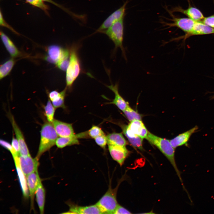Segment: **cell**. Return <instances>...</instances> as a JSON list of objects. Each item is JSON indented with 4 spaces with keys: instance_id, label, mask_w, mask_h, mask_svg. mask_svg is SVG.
<instances>
[{
    "instance_id": "6",
    "label": "cell",
    "mask_w": 214,
    "mask_h": 214,
    "mask_svg": "<svg viewBox=\"0 0 214 214\" xmlns=\"http://www.w3.org/2000/svg\"><path fill=\"white\" fill-rule=\"evenodd\" d=\"M70 56V53L68 50L53 45L48 47L47 55L45 59L48 62L56 65L62 60L69 58Z\"/></svg>"
},
{
    "instance_id": "12",
    "label": "cell",
    "mask_w": 214,
    "mask_h": 214,
    "mask_svg": "<svg viewBox=\"0 0 214 214\" xmlns=\"http://www.w3.org/2000/svg\"><path fill=\"white\" fill-rule=\"evenodd\" d=\"M10 117L16 138L19 144L20 155L23 156L30 155L28 147L21 131L17 124L13 116L11 115Z\"/></svg>"
},
{
    "instance_id": "15",
    "label": "cell",
    "mask_w": 214,
    "mask_h": 214,
    "mask_svg": "<svg viewBox=\"0 0 214 214\" xmlns=\"http://www.w3.org/2000/svg\"><path fill=\"white\" fill-rule=\"evenodd\" d=\"M52 124L57 134L59 137H67L75 134L72 124L55 119Z\"/></svg>"
},
{
    "instance_id": "18",
    "label": "cell",
    "mask_w": 214,
    "mask_h": 214,
    "mask_svg": "<svg viewBox=\"0 0 214 214\" xmlns=\"http://www.w3.org/2000/svg\"><path fill=\"white\" fill-rule=\"evenodd\" d=\"M214 34V28L203 23L201 21H196L193 29L184 36L185 39L192 35Z\"/></svg>"
},
{
    "instance_id": "24",
    "label": "cell",
    "mask_w": 214,
    "mask_h": 214,
    "mask_svg": "<svg viewBox=\"0 0 214 214\" xmlns=\"http://www.w3.org/2000/svg\"><path fill=\"white\" fill-rule=\"evenodd\" d=\"M106 137L108 145L126 146L128 144L121 133H112L108 134Z\"/></svg>"
},
{
    "instance_id": "23",
    "label": "cell",
    "mask_w": 214,
    "mask_h": 214,
    "mask_svg": "<svg viewBox=\"0 0 214 214\" xmlns=\"http://www.w3.org/2000/svg\"><path fill=\"white\" fill-rule=\"evenodd\" d=\"M18 156L15 157L13 159L23 194L25 197L27 198L29 196V190L26 177L20 167L18 161Z\"/></svg>"
},
{
    "instance_id": "40",
    "label": "cell",
    "mask_w": 214,
    "mask_h": 214,
    "mask_svg": "<svg viewBox=\"0 0 214 214\" xmlns=\"http://www.w3.org/2000/svg\"><path fill=\"white\" fill-rule=\"evenodd\" d=\"M212 99H214V95L213 96L212 98Z\"/></svg>"
},
{
    "instance_id": "14",
    "label": "cell",
    "mask_w": 214,
    "mask_h": 214,
    "mask_svg": "<svg viewBox=\"0 0 214 214\" xmlns=\"http://www.w3.org/2000/svg\"><path fill=\"white\" fill-rule=\"evenodd\" d=\"M198 129V127L196 125L170 140L172 146L175 149L177 147L183 145L188 147V142L190 138L193 134L197 131Z\"/></svg>"
},
{
    "instance_id": "27",
    "label": "cell",
    "mask_w": 214,
    "mask_h": 214,
    "mask_svg": "<svg viewBox=\"0 0 214 214\" xmlns=\"http://www.w3.org/2000/svg\"><path fill=\"white\" fill-rule=\"evenodd\" d=\"M15 63L13 58L10 59L1 65L0 78L1 79L8 75L12 70Z\"/></svg>"
},
{
    "instance_id": "30",
    "label": "cell",
    "mask_w": 214,
    "mask_h": 214,
    "mask_svg": "<svg viewBox=\"0 0 214 214\" xmlns=\"http://www.w3.org/2000/svg\"><path fill=\"white\" fill-rule=\"evenodd\" d=\"M87 132L89 137L94 139L98 136L105 135L100 127L95 125H93Z\"/></svg>"
},
{
    "instance_id": "17",
    "label": "cell",
    "mask_w": 214,
    "mask_h": 214,
    "mask_svg": "<svg viewBox=\"0 0 214 214\" xmlns=\"http://www.w3.org/2000/svg\"><path fill=\"white\" fill-rule=\"evenodd\" d=\"M26 177L32 204V205L36 190L41 181L37 170L29 174Z\"/></svg>"
},
{
    "instance_id": "16",
    "label": "cell",
    "mask_w": 214,
    "mask_h": 214,
    "mask_svg": "<svg viewBox=\"0 0 214 214\" xmlns=\"http://www.w3.org/2000/svg\"><path fill=\"white\" fill-rule=\"evenodd\" d=\"M171 11L180 12L195 21H201L204 18L202 13L199 9L191 6L186 9H183L180 7H176L173 8Z\"/></svg>"
},
{
    "instance_id": "31",
    "label": "cell",
    "mask_w": 214,
    "mask_h": 214,
    "mask_svg": "<svg viewBox=\"0 0 214 214\" xmlns=\"http://www.w3.org/2000/svg\"><path fill=\"white\" fill-rule=\"evenodd\" d=\"M25 0L30 4L39 7L45 12H47L48 9V6L44 3L43 0Z\"/></svg>"
},
{
    "instance_id": "36",
    "label": "cell",
    "mask_w": 214,
    "mask_h": 214,
    "mask_svg": "<svg viewBox=\"0 0 214 214\" xmlns=\"http://www.w3.org/2000/svg\"><path fill=\"white\" fill-rule=\"evenodd\" d=\"M131 213H132L130 211L119 204L116 208L114 213V214H115Z\"/></svg>"
},
{
    "instance_id": "32",
    "label": "cell",
    "mask_w": 214,
    "mask_h": 214,
    "mask_svg": "<svg viewBox=\"0 0 214 214\" xmlns=\"http://www.w3.org/2000/svg\"><path fill=\"white\" fill-rule=\"evenodd\" d=\"M94 139L97 145L104 150L106 149L107 144L106 136L105 135L100 136L95 138Z\"/></svg>"
},
{
    "instance_id": "26",
    "label": "cell",
    "mask_w": 214,
    "mask_h": 214,
    "mask_svg": "<svg viewBox=\"0 0 214 214\" xmlns=\"http://www.w3.org/2000/svg\"><path fill=\"white\" fill-rule=\"evenodd\" d=\"M36 200L40 209V213L43 214L44 211L45 203V190L41 181L39 183L35 192Z\"/></svg>"
},
{
    "instance_id": "29",
    "label": "cell",
    "mask_w": 214,
    "mask_h": 214,
    "mask_svg": "<svg viewBox=\"0 0 214 214\" xmlns=\"http://www.w3.org/2000/svg\"><path fill=\"white\" fill-rule=\"evenodd\" d=\"M55 108L51 103V101L49 100L46 106L44 107V110L48 122H50L52 123L54 119Z\"/></svg>"
},
{
    "instance_id": "25",
    "label": "cell",
    "mask_w": 214,
    "mask_h": 214,
    "mask_svg": "<svg viewBox=\"0 0 214 214\" xmlns=\"http://www.w3.org/2000/svg\"><path fill=\"white\" fill-rule=\"evenodd\" d=\"M0 36L5 47L10 55L12 57L19 56L20 54L19 51L10 38L1 31Z\"/></svg>"
},
{
    "instance_id": "20",
    "label": "cell",
    "mask_w": 214,
    "mask_h": 214,
    "mask_svg": "<svg viewBox=\"0 0 214 214\" xmlns=\"http://www.w3.org/2000/svg\"><path fill=\"white\" fill-rule=\"evenodd\" d=\"M123 133L129 142L134 147L141 150H144L143 147V139L132 133L127 128V125H121Z\"/></svg>"
},
{
    "instance_id": "7",
    "label": "cell",
    "mask_w": 214,
    "mask_h": 214,
    "mask_svg": "<svg viewBox=\"0 0 214 214\" xmlns=\"http://www.w3.org/2000/svg\"><path fill=\"white\" fill-rule=\"evenodd\" d=\"M128 3V0H127L122 6L110 15L92 34L106 29L116 22L124 18Z\"/></svg>"
},
{
    "instance_id": "2",
    "label": "cell",
    "mask_w": 214,
    "mask_h": 214,
    "mask_svg": "<svg viewBox=\"0 0 214 214\" xmlns=\"http://www.w3.org/2000/svg\"><path fill=\"white\" fill-rule=\"evenodd\" d=\"M58 136L52 123L46 122L42 126L40 130V139L37 154L38 159L41 155L56 144Z\"/></svg>"
},
{
    "instance_id": "22",
    "label": "cell",
    "mask_w": 214,
    "mask_h": 214,
    "mask_svg": "<svg viewBox=\"0 0 214 214\" xmlns=\"http://www.w3.org/2000/svg\"><path fill=\"white\" fill-rule=\"evenodd\" d=\"M67 88L66 87L60 92L54 90L50 92L48 95L50 100L56 108H65L64 98L66 95Z\"/></svg>"
},
{
    "instance_id": "13",
    "label": "cell",
    "mask_w": 214,
    "mask_h": 214,
    "mask_svg": "<svg viewBox=\"0 0 214 214\" xmlns=\"http://www.w3.org/2000/svg\"><path fill=\"white\" fill-rule=\"evenodd\" d=\"M69 207L68 211L64 213L67 214H102L100 209L96 204L88 206H81L69 202Z\"/></svg>"
},
{
    "instance_id": "35",
    "label": "cell",
    "mask_w": 214,
    "mask_h": 214,
    "mask_svg": "<svg viewBox=\"0 0 214 214\" xmlns=\"http://www.w3.org/2000/svg\"><path fill=\"white\" fill-rule=\"evenodd\" d=\"M69 60L70 58L65 59L59 62L56 65L60 69L66 71L69 65Z\"/></svg>"
},
{
    "instance_id": "4",
    "label": "cell",
    "mask_w": 214,
    "mask_h": 214,
    "mask_svg": "<svg viewBox=\"0 0 214 214\" xmlns=\"http://www.w3.org/2000/svg\"><path fill=\"white\" fill-rule=\"evenodd\" d=\"M120 181L114 188H112L110 183L106 192L96 203L102 214H114L119 204L117 201V194L121 183Z\"/></svg>"
},
{
    "instance_id": "8",
    "label": "cell",
    "mask_w": 214,
    "mask_h": 214,
    "mask_svg": "<svg viewBox=\"0 0 214 214\" xmlns=\"http://www.w3.org/2000/svg\"><path fill=\"white\" fill-rule=\"evenodd\" d=\"M18 159L20 167L26 176L37 170L38 159L36 157L33 158L30 155L26 156L20 155Z\"/></svg>"
},
{
    "instance_id": "38",
    "label": "cell",
    "mask_w": 214,
    "mask_h": 214,
    "mask_svg": "<svg viewBox=\"0 0 214 214\" xmlns=\"http://www.w3.org/2000/svg\"><path fill=\"white\" fill-rule=\"evenodd\" d=\"M0 24L1 26L5 27L10 29L15 33H17L5 21L1 11H0Z\"/></svg>"
},
{
    "instance_id": "28",
    "label": "cell",
    "mask_w": 214,
    "mask_h": 214,
    "mask_svg": "<svg viewBox=\"0 0 214 214\" xmlns=\"http://www.w3.org/2000/svg\"><path fill=\"white\" fill-rule=\"evenodd\" d=\"M122 111L130 122L135 120H141L142 116L141 115L132 108L129 104Z\"/></svg>"
},
{
    "instance_id": "9",
    "label": "cell",
    "mask_w": 214,
    "mask_h": 214,
    "mask_svg": "<svg viewBox=\"0 0 214 214\" xmlns=\"http://www.w3.org/2000/svg\"><path fill=\"white\" fill-rule=\"evenodd\" d=\"M108 146V151L112 159L122 166L130 152L126 146L113 145Z\"/></svg>"
},
{
    "instance_id": "33",
    "label": "cell",
    "mask_w": 214,
    "mask_h": 214,
    "mask_svg": "<svg viewBox=\"0 0 214 214\" xmlns=\"http://www.w3.org/2000/svg\"><path fill=\"white\" fill-rule=\"evenodd\" d=\"M0 144L2 146L11 152L13 158L20 155L16 153L12 148V145L7 141L3 139H0Z\"/></svg>"
},
{
    "instance_id": "34",
    "label": "cell",
    "mask_w": 214,
    "mask_h": 214,
    "mask_svg": "<svg viewBox=\"0 0 214 214\" xmlns=\"http://www.w3.org/2000/svg\"><path fill=\"white\" fill-rule=\"evenodd\" d=\"M201 21L206 25L214 28V14L204 17Z\"/></svg>"
},
{
    "instance_id": "11",
    "label": "cell",
    "mask_w": 214,
    "mask_h": 214,
    "mask_svg": "<svg viewBox=\"0 0 214 214\" xmlns=\"http://www.w3.org/2000/svg\"><path fill=\"white\" fill-rule=\"evenodd\" d=\"M88 137H89L87 131L67 137H59L56 140V145L58 148H60L67 146L78 145L80 143L79 139Z\"/></svg>"
},
{
    "instance_id": "3",
    "label": "cell",
    "mask_w": 214,
    "mask_h": 214,
    "mask_svg": "<svg viewBox=\"0 0 214 214\" xmlns=\"http://www.w3.org/2000/svg\"><path fill=\"white\" fill-rule=\"evenodd\" d=\"M124 18L117 21L106 30L99 33L107 35L115 45V50L118 48L121 50L124 58L126 60V52L123 45L124 37Z\"/></svg>"
},
{
    "instance_id": "39",
    "label": "cell",
    "mask_w": 214,
    "mask_h": 214,
    "mask_svg": "<svg viewBox=\"0 0 214 214\" xmlns=\"http://www.w3.org/2000/svg\"><path fill=\"white\" fill-rule=\"evenodd\" d=\"M43 0V1H47L48 2L51 3L63 9L65 11H66L67 13H68L70 14V15H71V16L73 15L74 14L73 12H71V11H70L68 10H67V9L65 8L64 7H62V6L56 3L55 2H54L52 0Z\"/></svg>"
},
{
    "instance_id": "10",
    "label": "cell",
    "mask_w": 214,
    "mask_h": 214,
    "mask_svg": "<svg viewBox=\"0 0 214 214\" xmlns=\"http://www.w3.org/2000/svg\"><path fill=\"white\" fill-rule=\"evenodd\" d=\"M171 23H165L166 26L168 28L172 27H177L180 29L186 34L191 32L195 22L189 18H179L172 15Z\"/></svg>"
},
{
    "instance_id": "19",
    "label": "cell",
    "mask_w": 214,
    "mask_h": 214,
    "mask_svg": "<svg viewBox=\"0 0 214 214\" xmlns=\"http://www.w3.org/2000/svg\"><path fill=\"white\" fill-rule=\"evenodd\" d=\"M127 127L132 133L143 139L146 138L149 132L141 120L130 122Z\"/></svg>"
},
{
    "instance_id": "37",
    "label": "cell",
    "mask_w": 214,
    "mask_h": 214,
    "mask_svg": "<svg viewBox=\"0 0 214 214\" xmlns=\"http://www.w3.org/2000/svg\"><path fill=\"white\" fill-rule=\"evenodd\" d=\"M11 145L15 152L18 155H20L19 144L16 138L14 137L12 139Z\"/></svg>"
},
{
    "instance_id": "5",
    "label": "cell",
    "mask_w": 214,
    "mask_h": 214,
    "mask_svg": "<svg viewBox=\"0 0 214 214\" xmlns=\"http://www.w3.org/2000/svg\"><path fill=\"white\" fill-rule=\"evenodd\" d=\"M66 71V87L70 89L78 76L81 71L77 50L75 46L72 47L70 50L69 63Z\"/></svg>"
},
{
    "instance_id": "1",
    "label": "cell",
    "mask_w": 214,
    "mask_h": 214,
    "mask_svg": "<svg viewBox=\"0 0 214 214\" xmlns=\"http://www.w3.org/2000/svg\"><path fill=\"white\" fill-rule=\"evenodd\" d=\"M145 139L150 144L157 147L168 159L175 170L183 189L186 190L175 160V149L172 146L170 140L157 136L149 131Z\"/></svg>"
},
{
    "instance_id": "21",
    "label": "cell",
    "mask_w": 214,
    "mask_h": 214,
    "mask_svg": "<svg viewBox=\"0 0 214 214\" xmlns=\"http://www.w3.org/2000/svg\"><path fill=\"white\" fill-rule=\"evenodd\" d=\"M107 86L114 93V99L109 103L115 105L120 110L123 111L127 107L128 104L119 94L118 91V84L116 83L114 85L111 84Z\"/></svg>"
}]
</instances>
